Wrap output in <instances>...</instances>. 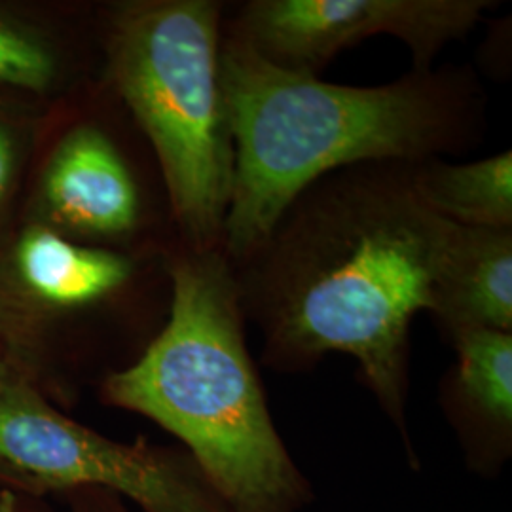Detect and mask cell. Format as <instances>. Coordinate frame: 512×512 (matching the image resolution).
Wrapping results in <instances>:
<instances>
[{
	"instance_id": "cell-1",
	"label": "cell",
	"mask_w": 512,
	"mask_h": 512,
	"mask_svg": "<svg viewBox=\"0 0 512 512\" xmlns=\"http://www.w3.org/2000/svg\"><path fill=\"white\" fill-rule=\"evenodd\" d=\"M456 232L421 200L410 162L332 171L232 264L243 317L260 325L274 365L353 355L403 423L408 330L433 308Z\"/></svg>"
},
{
	"instance_id": "cell-2",
	"label": "cell",
	"mask_w": 512,
	"mask_h": 512,
	"mask_svg": "<svg viewBox=\"0 0 512 512\" xmlns=\"http://www.w3.org/2000/svg\"><path fill=\"white\" fill-rule=\"evenodd\" d=\"M220 80L234 141L222 234L232 264L251 255L321 177L351 165L416 164L469 150L484 122V95L463 69L412 71L374 88L340 86L275 67L224 33Z\"/></svg>"
},
{
	"instance_id": "cell-3",
	"label": "cell",
	"mask_w": 512,
	"mask_h": 512,
	"mask_svg": "<svg viewBox=\"0 0 512 512\" xmlns=\"http://www.w3.org/2000/svg\"><path fill=\"white\" fill-rule=\"evenodd\" d=\"M169 274L164 329L133 365L110 374L105 399L181 440L232 511H293L306 486L245 346L232 262L222 247L186 249Z\"/></svg>"
},
{
	"instance_id": "cell-4",
	"label": "cell",
	"mask_w": 512,
	"mask_h": 512,
	"mask_svg": "<svg viewBox=\"0 0 512 512\" xmlns=\"http://www.w3.org/2000/svg\"><path fill=\"white\" fill-rule=\"evenodd\" d=\"M222 4L143 0L112 21L114 88L145 131L188 249L222 247L234 141L220 80Z\"/></svg>"
},
{
	"instance_id": "cell-5",
	"label": "cell",
	"mask_w": 512,
	"mask_h": 512,
	"mask_svg": "<svg viewBox=\"0 0 512 512\" xmlns=\"http://www.w3.org/2000/svg\"><path fill=\"white\" fill-rule=\"evenodd\" d=\"M0 459L46 495L99 488L143 512H234L188 454L118 442L71 420L33 376L0 380Z\"/></svg>"
},
{
	"instance_id": "cell-6",
	"label": "cell",
	"mask_w": 512,
	"mask_h": 512,
	"mask_svg": "<svg viewBox=\"0 0 512 512\" xmlns=\"http://www.w3.org/2000/svg\"><path fill=\"white\" fill-rule=\"evenodd\" d=\"M488 0H253L224 33L247 42L275 67L315 74L344 48L391 35L429 71L440 50L467 35Z\"/></svg>"
},
{
	"instance_id": "cell-7",
	"label": "cell",
	"mask_w": 512,
	"mask_h": 512,
	"mask_svg": "<svg viewBox=\"0 0 512 512\" xmlns=\"http://www.w3.org/2000/svg\"><path fill=\"white\" fill-rule=\"evenodd\" d=\"M42 194L50 215L74 232L122 238L139 224L135 179L109 135L95 126L65 135L46 167Z\"/></svg>"
},
{
	"instance_id": "cell-8",
	"label": "cell",
	"mask_w": 512,
	"mask_h": 512,
	"mask_svg": "<svg viewBox=\"0 0 512 512\" xmlns=\"http://www.w3.org/2000/svg\"><path fill=\"white\" fill-rule=\"evenodd\" d=\"M431 313L452 334L512 330V230L458 226Z\"/></svg>"
},
{
	"instance_id": "cell-9",
	"label": "cell",
	"mask_w": 512,
	"mask_h": 512,
	"mask_svg": "<svg viewBox=\"0 0 512 512\" xmlns=\"http://www.w3.org/2000/svg\"><path fill=\"white\" fill-rule=\"evenodd\" d=\"M16 283L40 306H90L122 289L133 274L128 256L82 247L46 226H31L14 251Z\"/></svg>"
},
{
	"instance_id": "cell-10",
	"label": "cell",
	"mask_w": 512,
	"mask_h": 512,
	"mask_svg": "<svg viewBox=\"0 0 512 512\" xmlns=\"http://www.w3.org/2000/svg\"><path fill=\"white\" fill-rule=\"evenodd\" d=\"M414 181L440 219L461 228L512 230L511 150L471 164L416 162Z\"/></svg>"
},
{
	"instance_id": "cell-11",
	"label": "cell",
	"mask_w": 512,
	"mask_h": 512,
	"mask_svg": "<svg viewBox=\"0 0 512 512\" xmlns=\"http://www.w3.org/2000/svg\"><path fill=\"white\" fill-rule=\"evenodd\" d=\"M459 355V387L476 410L501 427L512 421V334L463 329L452 334Z\"/></svg>"
},
{
	"instance_id": "cell-12",
	"label": "cell",
	"mask_w": 512,
	"mask_h": 512,
	"mask_svg": "<svg viewBox=\"0 0 512 512\" xmlns=\"http://www.w3.org/2000/svg\"><path fill=\"white\" fill-rule=\"evenodd\" d=\"M40 315L16 279L0 270V380L33 376Z\"/></svg>"
},
{
	"instance_id": "cell-13",
	"label": "cell",
	"mask_w": 512,
	"mask_h": 512,
	"mask_svg": "<svg viewBox=\"0 0 512 512\" xmlns=\"http://www.w3.org/2000/svg\"><path fill=\"white\" fill-rule=\"evenodd\" d=\"M54 74V57L38 40L0 23V84L42 92Z\"/></svg>"
},
{
	"instance_id": "cell-14",
	"label": "cell",
	"mask_w": 512,
	"mask_h": 512,
	"mask_svg": "<svg viewBox=\"0 0 512 512\" xmlns=\"http://www.w3.org/2000/svg\"><path fill=\"white\" fill-rule=\"evenodd\" d=\"M61 495L67 512H131L126 499L99 488H76Z\"/></svg>"
},
{
	"instance_id": "cell-15",
	"label": "cell",
	"mask_w": 512,
	"mask_h": 512,
	"mask_svg": "<svg viewBox=\"0 0 512 512\" xmlns=\"http://www.w3.org/2000/svg\"><path fill=\"white\" fill-rule=\"evenodd\" d=\"M0 512H59L48 503V495H38L0 480ZM67 512V511H65Z\"/></svg>"
},
{
	"instance_id": "cell-16",
	"label": "cell",
	"mask_w": 512,
	"mask_h": 512,
	"mask_svg": "<svg viewBox=\"0 0 512 512\" xmlns=\"http://www.w3.org/2000/svg\"><path fill=\"white\" fill-rule=\"evenodd\" d=\"M12 165H14V152L8 135L0 129V202L8 190L12 179Z\"/></svg>"
},
{
	"instance_id": "cell-17",
	"label": "cell",
	"mask_w": 512,
	"mask_h": 512,
	"mask_svg": "<svg viewBox=\"0 0 512 512\" xmlns=\"http://www.w3.org/2000/svg\"><path fill=\"white\" fill-rule=\"evenodd\" d=\"M0 480H2V482H8V484H14V486H19V488H23V490H29V492H33V494L46 495L38 488L35 482H31L27 476L21 475L16 469H12L10 465H6L2 459H0ZM48 497H50V495H48Z\"/></svg>"
}]
</instances>
